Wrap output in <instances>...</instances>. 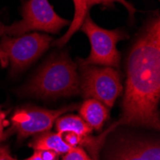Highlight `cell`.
<instances>
[{"label":"cell","instance_id":"obj_19","mask_svg":"<svg viewBox=\"0 0 160 160\" xmlns=\"http://www.w3.org/2000/svg\"><path fill=\"white\" fill-rule=\"evenodd\" d=\"M89 152H90L91 158H92L93 160H99V152H100L99 150H92V151H90Z\"/></svg>","mask_w":160,"mask_h":160},{"label":"cell","instance_id":"obj_20","mask_svg":"<svg viewBox=\"0 0 160 160\" xmlns=\"http://www.w3.org/2000/svg\"><path fill=\"white\" fill-rule=\"evenodd\" d=\"M1 26H2V24H1V23H0V27H1Z\"/></svg>","mask_w":160,"mask_h":160},{"label":"cell","instance_id":"obj_1","mask_svg":"<svg viewBox=\"0 0 160 160\" xmlns=\"http://www.w3.org/2000/svg\"><path fill=\"white\" fill-rule=\"evenodd\" d=\"M160 100V19L152 18L130 49L119 125L159 129Z\"/></svg>","mask_w":160,"mask_h":160},{"label":"cell","instance_id":"obj_6","mask_svg":"<svg viewBox=\"0 0 160 160\" xmlns=\"http://www.w3.org/2000/svg\"><path fill=\"white\" fill-rule=\"evenodd\" d=\"M80 29L88 38L91 46L89 56L86 59L80 58L81 61L85 64L118 68L121 54L117 49V43L128 38L127 33L122 29L107 30L102 28L91 19L89 14L86 16Z\"/></svg>","mask_w":160,"mask_h":160},{"label":"cell","instance_id":"obj_12","mask_svg":"<svg viewBox=\"0 0 160 160\" xmlns=\"http://www.w3.org/2000/svg\"><path fill=\"white\" fill-rule=\"evenodd\" d=\"M73 3H74V7H75L74 18L72 20L67 32L62 37H61L59 39H57L51 43L53 46L62 47L63 45H65L68 42V40L71 38V37L81 28L84 18H86L87 14H88L89 8L87 6L86 0H73Z\"/></svg>","mask_w":160,"mask_h":160},{"label":"cell","instance_id":"obj_5","mask_svg":"<svg viewBox=\"0 0 160 160\" xmlns=\"http://www.w3.org/2000/svg\"><path fill=\"white\" fill-rule=\"evenodd\" d=\"M69 23L58 14L48 0H28L22 10V19L0 27V37H18L29 32L59 33Z\"/></svg>","mask_w":160,"mask_h":160},{"label":"cell","instance_id":"obj_16","mask_svg":"<svg viewBox=\"0 0 160 160\" xmlns=\"http://www.w3.org/2000/svg\"><path fill=\"white\" fill-rule=\"evenodd\" d=\"M43 160H59V154L53 151H37Z\"/></svg>","mask_w":160,"mask_h":160},{"label":"cell","instance_id":"obj_2","mask_svg":"<svg viewBox=\"0 0 160 160\" xmlns=\"http://www.w3.org/2000/svg\"><path fill=\"white\" fill-rule=\"evenodd\" d=\"M77 64L67 52L53 55L24 87V92L40 98L69 97L80 93Z\"/></svg>","mask_w":160,"mask_h":160},{"label":"cell","instance_id":"obj_10","mask_svg":"<svg viewBox=\"0 0 160 160\" xmlns=\"http://www.w3.org/2000/svg\"><path fill=\"white\" fill-rule=\"evenodd\" d=\"M29 147L35 151H53L59 155H63L71 149L61 133L50 132L38 134L29 143Z\"/></svg>","mask_w":160,"mask_h":160},{"label":"cell","instance_id":"obj_18","mask_svg":"<svg viewBox=\"0 0 160 160\" xmlns=\"http://www.w3.org/2000/svg\"><path fill=\"white\" fill-rule=\"evenodd\" d=\"M24 160H43V159H42V157L39 155V153H38L37 151H35V152H34L33 155H31L30 157H28V158H26V159H24Z\"/></svg>","mask_w":160,"mask_h":160},{"label":"cell","instance_id":"obj_8","mask_svg":"<svg viewBox=\"0 0 160 160\" xmlns=\"http://www.w3.org/2000/svg\"><path fill=\"white\" fill-rule=\"evenodd\" d=\"M111 160H160L159 142L148 139L125 141L113 152Z\"/></svg>","mask_w":160,"mask_h":160},{"label":"cell","instance_id":"obj_3","mask_svg":"<svg viewBox=\"0 0 160 160\" xmlns=\"http://www.w3.org/2000/svg\"><path fill=\"white\" fill-rule=\"evenodd\" d=\"M80 69V93L85 99H95L107 108H112L123 92L121 75L116 68L83 63L77 59Z\"/></svg>","mask_w":160,"mask_h":160},{"label":"cell","instance_id":"obj_11","mask_svg":"<svg viewBox=\"0 0 160 160\" xmlns=\"http://www.w3.org/2000/svg\"><path fill=\"white\" fill-rule=\"evenodd\" d=\"M55 127L57 132L65 133L73 132L81 136L90 135L92 132V128L87 125L78 115H65L60 116L55 122Z\"/></svg>","mask_w":160,"mask_h":160},{"label":"cell","instance_id":"obj_13","mask_svg":"<svg viewBox=\"0 0 160 160\" xmlns=\"http://www.w3.org/2000/svg\"><path fill=\"white\" fill-rule=\"evenodd\" d=\"M86 1H87V6H88L89 9L94 5H104V6L110 7L113 5L114 2H119L127 8L128 12L129 13V17L132 18H133L134 13L136 12L134 7L132 6V4H130L129 2L126 1V0H86Z\"/></svg>","mask_w":160,"mask_h":160},{"label":"cell","instance_id":"obj_17","mask_svg":"<svg viewBox=\"0 0 160 160\" xmlns=\"http://www.w3.org/2000/svg\"><path fill=\"white\" fill-rule=\"evenodd\" d=\"M0 160H17V159L12 156L8 146L0 145Z\"/></svg>","mask_w":160,"mask_h":160},{"label":"cell","instance_id":"obj_15","mask_svg":"<svg viewBox=\"0 0 160 160\" xmlns=\"http://www.w3.org/2000/svg\"><path fill=\"white\" fill-rule=\"evenodd\" d=\"M6 115H7L6 112L0 110V142L4 141L9 135V132H4L5 127L8 125V122L6 121Z\"/></svg>","mask_w":160,"mask_h":160},{"label":"cell","instance_id":"obj_9","mask_svg":"<svg viewBox=\"0 0 160 160\" xmlns=\"http://www.w3.org/2000/svg\"><path fill=\"white\" fill-rule=\"evenodd\" d=\"M80 115L92 129L100 130L109 118V109L95 99H86L80 107Z\"/></svg>","mask_w":160,"mask_h":160},{"label":"cell","instance_id":"obj_14","mask_svg":"<svg viewBox=\"0 0 160 160\" xmlns=\"http://www.w3.org/2000/svg\"><path fill=\"white\" fill-rule=\"evenodd\" d=\"M62 160H93L82 147L77 146L71 148L66 153L63 154Z\"/></svg>","mask_w":160,"mask_h":160},{"label":"cell","instance_id":"obj_7","mask_svg":"<svg viewBox=\"0 0 160 160\" xmlns=\"http://www.w3.org/2000/svg\"><path fill=\"white\" fill-rule=\"evenodd\" d=\"M75 108L76 106H67L53 110L30 106L23 107L17 109L12 116V130L17 132L19 140L49 132L60 116Z\"/></svg>","mask_w":160,"mask_h":160},{"label":"cell","instance_id":"obj_4","mask_svg":"<svg viewBox=\"0 0 160 160\" xmlns=\"http://www.w3.org/2000/svg\"><path fill=\"white\" fill-rule=\"evenodd\" d=\"M53 38L45 34L30 33L18 37H1L0 62L11 65V73L18 74L47 51Z\"/></svg>","mask_w":160,"mask_h":160}]
</instances>
